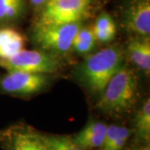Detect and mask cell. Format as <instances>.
<instances>
[{"label":"cell","mask_w":150,"mask_h":150,"mask_svg":"<svg viewBox=\"0 0 150 150\" xmlns=\"http://www.w3.org/2000/svg\"><path fill=\"white\" fill-rule=\"evenodd\" d=\"M25 39L13 28L0 30V59H8L23 49Z\"/></svg>","instance_id":"obj_11"},{"label":"cell","mask_w":150,"mask_h":150,"mask_svg":"<svg viewBox=\"0 0 150 150\" xmlns=\"http://www.w3.org/2000/svg\"><path fill=\"white\" fill-rule=\"evenodd\" d=\"M23 9V0H0V20L16 18Z\"/></svg>","instance_id":"obj_14"},{"label":"cell","mask_w":150,"mask_h":150,"mask_svg":"<svg viewBox=\"0 0 150 150\" xmlns=\"http://www.w3.org/2000/svg\"><path fill=\"white\" fill-rule=\"evenodd\" d=\"M135 132L138 139L149 144L150 139V100L148 98L135 117Z\"/></svg>","instance_id":"obj_12"},{"label":"cell","mask_w":150,"mask_h":150,"mask_svg":"<svg viewBox=\"0 0 150 150\" xmlns=\"http://www.w3.org/2000/svg\"><path fill=\"white\" fill-rule=\"evenodd\" d=\"M81 28L80 22L61 24H37L33 37L43 51L62 54L72 48L75 35Z\"/></svg>","instance_id":"obj_3"},{"label":"cell","mask_w":150,"mask_h":150,"mask_svg":"<svg viewBox=\"0 0 150 150\" xmlns=\"http://www.w3.org/2000/svg\"><path fill=\"white\" fill-rule=\"evenodd\" d=\"M123 55L111 46L88 56L79 69L81 82L92 93H101L108 83L123 66Z\"/></svg>","instance_id":"obj_2"},{"label":"cell","mask_w":150,"mask_h":150,"mask_svg":"<svg viewBox=\"0 0 150 150\" xmlns=\"http://www.w3.org/2000/svg\"><path fill=\"white\" fill-rule=\"evenodd\" d=\"M134 150H150L149 148V145L146 144L144 146H142V147H139V148H138V149H135Z\"/></svg>","instance_id":"obj_18"},{"label":"cell","mask_w":150,"mask_h":150,"mask_svg":"<svg viewBox=\"0 0 150 150\" xmlns=\"http://www.w3.org/2000/svg\"><path fill=\"white\" fill-rule=\"evenodd\" d=\"M42 139L49 150H86L75 144L71 138L57 135H43Z\"/></svg>","instance_id":"obj_13"},{"label":"cell","mask_w":150,"mask_h":150,"mask_svg":"<svg viewBox=\"0 0 150 150\" xmlns=\"http://www.w3.org/2000/svg\"><path fill=\"white\" fill-rule=\"evenodd\" d=\"M0 67L8 72L18 71L46 74L59 69V61L54 54L43 50L22 49L8 59H0Z\"/></svg>","instance_id":"obj_4"},{"label":"cell","mask_w":150,"mask_h":150,"mask_svg":"<svg viewBox=\"0 0 150 150\" xmlns=\"http://www.w3.org/2000/svg\"><path fill=\"white\" fill-rule=\"evenodd\" d=\"M0 146L4 150H49L41 134L20 124L0 131Z\"/></svg>","instance_id":"obj_6"},{"label":"cell","mask_w":150,"mask_h":150,"mask_svg":"<svg viewBox=\"0 0 150 150\" xmlns=\"http://www.w3.org/2000/svg\"><path fill=\"white\" fill-rule=\"evenodd\" d=\"M128 54L132 63L145 74L150 72V42L149 38H136L128 45Z\"/></svg>","instance_id":"obj_10"},{"label":"cell","mask_w":150,"mask_h":150,"mask_svg":"<svg viewBox=\"0 0 150 150\" xmlns=\"http://www.w3.org/2000/svg\"><path fill=\"white\" fill-rule=\"evenodd\" d=\"M48 0H31L33 5L39 7V6H43Z\"/></svg>","instance_id":"obj_17"},{"label":"cell","mask_w":150,"mask_h":150,"mask_svg":"<svg viewBox=\"0 0 150 150\" xmlns=\"http://www.w3.org/2000/svg\"><path fill=\"white\" fill-rule=\"evenodd\" d=\"M93 32H102L116 30V25L111 17L107 13H103L98 18L94 26L93 27Z\"/></svg>","instance_id":"obj_16"},{"label":"cell","mask_w":150,"mask_h":150,"mask_svg":"<svg viewBox=\"0 0 150 150\" xmlns=\"http://www.w3.org/2000/svg\"><path fill=\"white\" fill-rule=\"evenodd\" d=\"M126 28L142 38H147L150 33L149 0H135L126 11Z\"/></svg>","instance_id":"obj_8"},{"label":"cell","mask_w":150,"mask_h":150,"mask_svg":"<svg viewBox=\"0 0 150 150\" xmlns=\"http://www.w3.org/2000/svg\"><path fill=\"white\" fill-rule=\"evenodd\" d=\"M107 125L99 121H91L71 138L75 144L86 150L99 149L103 144Z\"/></svg>","instance_id":"obj_9"},{"label":"cell","mask_w":150,"mask_h":150,"mask_svg":"<svg viewBox=\"0 0 150 150\" xmlns=\"http://www.w3.org/2000/svg\"><path fill=\"white\" fill-rule=\"evenodd\" d=\"M130 137V130L126 127L118 126L117 134L111 143L99 150H122Z\"/></svg>","instance_id":"obj_15"},{"label":"cell","mask_w":150,"mask_h":150,"mask_svg":"<svg viewBox=\"0 0 150 150\" xmlns=\"http://www.w3.org/2000/svg\"><path fill=\"white\" fill-rule=\"evenodd\" d=\"M92 0H48L37 24H61L81 22Z\"/></svg>","instance_id":"obj_5"},{"label":"cell","mask_w":150,"mask_h":150,"mask_svg":"<svg viewBox=\"0 0 150 150\" xmlns=\"http://www.w3.org/2000/svg\"><path fill=\"white\" fill-rule=\"evenodd\" d=\"M48 82L45 74L13 71L0 79V91L15 95H31L41 91Z\"/></svg>","instance_id":"obj_7"},{"label":"cell","mask_w":150,"mask_h":150,"mask_svg":"<svg viewBox=\"0 0 150 150\" xmlns=\"http://www.w3.org/2000/svg\"><path fill=\"white\" fill-rule=\"evenodd\" d=\"M138 96V78L126 65L112 76L101 92L97 103L99 110L108 114H123L130 111Z\"/></svg>","instance_id":"obj_1"}]
</instances>
